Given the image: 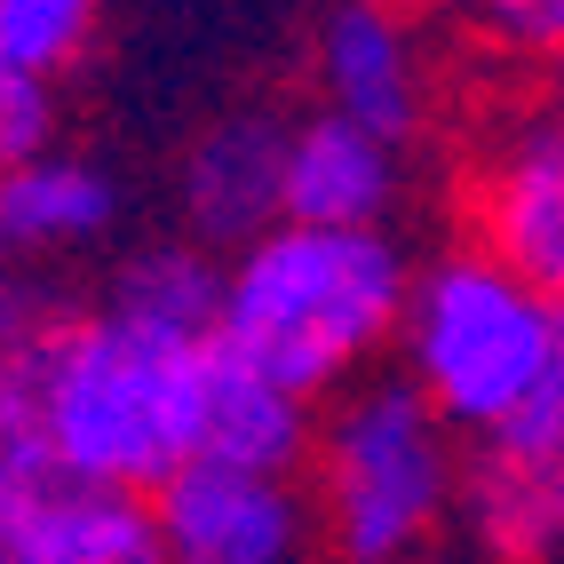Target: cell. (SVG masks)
<instances>
[{
  "label": "cell",
  "mask_w": 564,
  "mask_h": 564,
  "mask_svg": "<svg viewBox=\"0 0 564 564\" xmlns=\"http://www.w3.org/2000/svg\"><path fill=\"white\" fill-rule=\"evenodd\" d=\"M215 373V326H183L104 294L80 318H48L32 334L24 437L48 462L152 494L199 454V405Z\"/></svg>",
  "instance_id": "1"
},
{
  "label": "cell",
  "mask_w": 564,
  "mask_h": 564,
  "mask_svg": "<svg viewBox=\"0 0 564 564\" xmlns=\"http://www.w3.org/2000/svg\"><path fill=\"white\" fill-rule=\"evenodd\" d=\"M405 279L413 262L390 223L271 215L215 271V350L318 405L390 350Z\"/></svg>",
  "instance_id": "2"
},
{
  "label": "cell",
  "mask_w": 564,
  "mask_h": 564,
  "mask_svg": "<svg viewBox=\"0 0 564 564\" xmlns=\"http://www.w3.org/2000/svg\"><path fill=\"white\" fill-rule=\"evenodd\" d=\"M303 469L318 556L334 564H422L454 533L462 437L405 373H358L334 390L326 413H311Z\"/></svg>",
  "instance_id": "3"
},
{
  "label": "cell",
  "mask_w": 564,
  "mask_h": 564,
  "mask_svg": "<svg viewBox=\"0 0 564 564\" xmlns=\"http://www.w3.org/2000/svg\"><path fill=\"white\" fill-rule=\"evenodd\" d=\"M390 350L454 437H494L564 358V303L524 286L485 247H445L405 279Z\"/></svg>",
  "instance_id": "4"
},
{
  "label": "cell",
  "mask_w": 564,
  "mask_h": 564,
  "mask_svg": "<svg viewBox=\"0 0 564 564\" xmlns=\"http://www.w3.org/2000/svg\"><path fill=\"white\" fill-rule=\"evenodd\" d=\"M143 501H152V533L167 564H318V517L303 469L192 454Z\"/></svg>",
  "instance_id": "5"
},
{
  "label": "cell",
  "mask_w": 564,
  "mask_h": 564,
  "mask_svg": "<svg viewBox=\"0 0 564 564\" xmlns=\"http://www.w3.org/2000/svg\"><path fill=\"white\" fill-rule=\"evenodd\" d=\"M0 556L32 564H167L152 501L48 462L32 437L0 454Z\"/></svg>",
  "instance_id": "6"
},
{
  "label": "cell",
  "mask_w": 564,
  "mask_h": 564,
  "mask_svg": "<svg viewBox=\"0 0 564 564\" xmlns=\"http://www.w3.org/2000/svg\"><path fill=\"white\" fill-rule=\"evenodd\" d=\"M311 88L326 111L413 143L430 120V48H422V24H413V0H318Z\"/></svg>",
  "instance_id": "7"
},
{
  "label": "cell",
  "mask_w": 564,
  "mask_h": 564,
  "mask_svg": "<svg viewBox=\"0 0 564 564\" xmlns=\"http://www.w3.org/2000/svg\"><path fill=\"white\" fill-rule=\"evenodd\" d=\"M469 223L494 262H509L524 286L564 303V120L556 111H533V120L485 143L469 175Z\"/></svg>",
  "instance_id": "8"
},
{
  "label": "cell",
  "mask_w": 564,
  "mask_h": 564,
  "mask_svg": "<svg viewBox=\"0 0 564 564\" xmlns=\"http://www.w3.org/2000/svg\"><path fill=\"white\" fill-rule=\"evenodd\" d=\"M454 524L485 564H564V445L469 437Z\"/></svg>",
  "instance_id": "9"
},
{
  "label": "cell",
  "mask_w": 564,
  "mask_h": 564,
  "mask_svg": "<svg viewBox=\"0 0 564 564\" xmlns=\"http://www.w3.org/2000/svg\"><path fill=\"white\" fill-rule=\"evenodd\" d=\"M279 143H286V111H271V104L215 111L175 160L183 239L239 247L247 231H262V223L279 215Z\"/></svg>",
  "instance_id": "10"
},
{
  "label": "cell",
  "mask_w": 564,
  "mask_h": 564,
  "mask_svg": "<svg viewBox=\"0 0 564 564\" xmlns=\"http://www.w3.org/2000/svg\"><path fill=\"white\" fill-rule=\"evenodd\" d=\"M398 199H405V143L398 135L343 120L326 104L286 120L279 215H294V223H390Z\"/></svg>",
  "instance_id": "11"
},
{
  "label": "cell",
  "mask_w": 564,
  "mask_h": 564,
  "mask_svg": "<svg viewBox=\"0 0 564 564\" xmlns=\"http://www.w3.org/2000/svg\"><path fill=\"white\" fill-rule=\"evenodd\" d=\"M128 192L96 152L72 143H32V152L0 160V247L24 262H56V254H88L120 231Z\"/></svg>",
  "instance_id": "12"
},
{
  "label": "cell",
  "mask_w": 564,
  "mask_h": 564,
  "mask_svg": "<svg viewBox=\"0 0 564 564\" xmlns=\"http://www.w3.org/2000/svg\"><path fill=\"white\" fill-rule=\"evenodd\" d=\"M111 0H0V160L56 135V88L96 48Z\"/></svg>",
  "instance_id": "13"
},
{
  "label": "cell",
  "mask_w": 564,
  "mask_h": 564,
  "mask_svg": "<svg viewBox=\"0 0 564 564\" xmlns=\"http://www.w3.org/2000/svg\"><path fill=\"white\" fill-rule=\"evenodd\" d=\"M311 398L279 390L271 373H254L239 358L215 350L207 373V405H199V454L215 462H254V469H303V445H311Z\"/></svg>",
  "instance_id": "14"
},
{
  "label": "cell",
  "mask_w": 564,
  "mask_h": 564,
  "mask_svg": "<svg viewBox=\"0 0 564 564\" xmlns=\"http://www.w3.org/2000/svg\"><path fill=\"white\" fill-rule=\"evenodd\" d=\"M445 9L509 56H564V0H445Z\"/></svg>",
  "instance_id": "15"
},
{
  "label": "cell",
  "mask_w": 564,
  "mask_h": 564,
  "mask_svg": "<svg viewBox=\"0 0 564 564\" xmlns=\"http://www.w3.org/2000/svg\"><path fill=\"white\" fill-rule=\"evenodd\" d=\"M41 326H0V454L24 437V382H32V334Z\"/></svg>",
  "instance_id": "16"
},
{
  "label": "cell",
  "mask_w": 564,
  "mask_h": 564,
  "mask_svg": "<svg viewBox=\"0 0 564 564\" xmlns=\"http://www.w3.org/2000/svg\"><path fill=\"white\" fill-rule=\"evenodd\" d=\"M549 111L564 120V56H549Z\"/></svg>",
  "instance_id": "17"
},
{
  "label": "cell",
  "mask_w": 564,
  "mask_h": 564,
  "mask_svg": "<svg viewBox=\"0 0 564 564\" xmlns=\"http://www.w3.org/2000/svg\"><path fill=\"white\" fill-rule=\"evenodd\" d=\"M0 564H32V556H0Z\"/></svg>",
  "instance_id": "18"
}]
</instances>
